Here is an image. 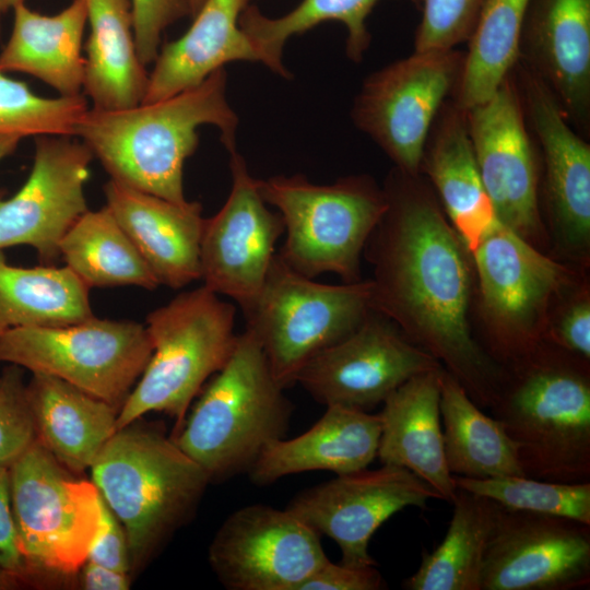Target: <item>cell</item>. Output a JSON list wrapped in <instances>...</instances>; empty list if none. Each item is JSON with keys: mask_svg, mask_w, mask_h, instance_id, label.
Instances as JSON below:
<instances>
[{"mask_svg": "<svg viewBox=\"0 0 590 590\" xmlns=\"http://www.w3.org/2000/svg\"><path fill=\"white\" fill-rule=\"evenodd\" d=\"M382 188L387 208L363 251L373 267L371 307L491 409L506 368L472 333L470 253L422 174L394 167Z\"/></svg>", "mask_w": 590, "mask_h": 590, "instance_id": "obj_1", "label": "cell"}, {"mask_svg": "<svg viewBox=\"0 0 590 590\" xmlns=\"http://www.w3.org/2000/svg\"><path fill=\"white\" fill-rule=\"evenodd\" d=\"M225 68L170 97L115 110L87 109L75 135L110 179L175 203H186L184 164L198 148L197 129L213 125L236 150L238 117L226 98Z\"/></svg>", "mask_w": 590, "mask_h": 590, "instance_id": "obj_2", "label": "cell"}, {"mask_svg": "<svg viewBox=\"0 0 590 590\" xmlns=\"http://www.w3.org/2000/svg\"><path fill=\"white\" fill-rule=\"evenodd\" d=\"M505 368L491 410L516 444L524 476L590 482L589 361L544 341Z\"/></svg>", "mask_w": 590, "mask_h": 590, "instance_id": "obj_3", "label": "cell"}, {"mask_svg": "<svg viewBox=\"0 0 590 590\" xmlns=\"http://www.w3.org/2000/svg\"><path fill=\"white\" fill-rule=\"evenodd\" d=\"M139 420L117 429L90 468L125 529L131 570L189 518L211 482L173 438Z\"/></svg>", "mask_w": 590, "mask_h": 590, "instance_id": "obj_4", "label": "cell"}, {"mask_svg": "<svg viewBox=\"0 0 590 590\" xmlns=\"http://www.w3.org/2000/svg\"><path fill=\"white\" fill-rule=\"evenodd\" d=\"M284 390L260 343L245 329L173 439L210 481L249 472L263 449L288 428L293 406Z\"/></svg>", "mask_w": 590, "mask_h": 590, "instance_id": "obj_5", "label": "cell"}, {"mask_svg": "<svg viewBox=\"0 0 590 590\" xmlns=\"http://www.w3.org/2000/svg\"><path fill=\"white\" fill-rule=\"evenodd\" d=\"M236 306L206 286L179 293L146 316L151 357L118 411L117 428L150 412L181 427L194 398L233 353Z\"/></svg>", "mask_w": 590, "mask_h": 590, "instance_id": "obj_6", "label": "cell"}, {"mask_svg": "<svg viewBox=\"0 0 590 590\" xmlns=\"http://www.w3.org/2000/svg\"><path fill=\"white\" fill-rule=\"evenodd\" d=\"M257 185L283 220L285 240L278 253L286 264L311 279L334 273L343 283L362 280L365 245L387 208L384 188L371 177L317 185L303 175H279Z\"/></svg>", "mask_w": 590, "mask_h": 590, "instance_id": "obj_7", "label": "cell"}, {"mask_svg": "<svg viewBox=\"0 0 590 590\" xmlns=\"http://www.w3.org/2000/svg\"><path fill=\"white\" fill-rule=\"evenodd\" d=\"M371 310L369 279L320 283L292 269L276 251L261 290L241 311L286 389L314 356L352 333Z\"/></svg>", "mask_w": 590, "mask_h": 590, "instance_id": "obj_8", "label": "cell"}, {"mask_svg": "<svg viewBox=\"0 0 590 590\" xmlns=\"http://www.w3.org/2000/svg\"><path fill=\"white\" fill-rule=\"evenodd\" d=\"M11 506L31 583L72 577L87 559L101 495L36 439L10 467Z\"/></svg>", "mask_w": 590, "mask_h": 590, "instance_id": "obj_9", "label": "cell"}, {"mask_svg": "<svg viewBox=\"0 0 590 590\" xmlns=\"http://www.w3.org/2000/svg\"><path fill=\"white\" fill-rule=\"evenodd\" d=\"M486 352L508 366L545 341L551 305L569 286V268L499 221L470 252Z\"/></svg>", "mask_w": 590, "mask_h": 590, "instance_id": "obj_10", "label": "cell"}, {"mask_svg": "<svg viewBox=\"0 0 590 590\" xmlns=\"http://www.w3.org/2000/svg\"><path fill=\"white\" fill-rule=\"evenodd\" d=\"M152 354L146 326L95 316L71 324L16 328L0 335V363L57 377L118 410Z\"/></svg>", "mask_w": 590, "mask_h": 590, "instance_id": "obj_11", "label": "cell"}, {"mask_svg": "<svg viewBox=\"0 0 590 590\" xmlns=\"http://www.w3.org/2000/svg\"><path fill=\"white\" fill-rule=\"evenodd\" d=\"M463 60L464 52L456 48L414 50L364 81L352 119L401 172L421 174L429 130L459 83Z\"/></svg>", "mask_w": 590, "mask_h": 590, "instance_id": "obj_12", "label": "cell"}, {"mask_svg": "<svg viewBox=\"0 0 590 590\" xmlns=\"http://www.w3.org/2000/svg\"><path fill=\"white\" fill-rule=\"evenodd\" d=\"M470 141L497 220L541 249V163L511 73L485 102L465 110Z\"/></svg>", "mask_w": 590, "mask_h": 590, "instance_id": "obj_13", "label": "cell"}, {"mask_svg": "<svg viewBox=\"0 0 590 590\" xmlns=\"http://www.w3.org/2000/svg\"><path fill=\"white\" fill-rule=\"evenodd\" d=\"M229 590H298L329 558L319 534L287 508L255 504L229 515L208 552Z\"/></svg>", "mask_w": 590, "mask_h": 590, "instance_id": "obj_14", "label": "cell"}, {"mask_svg": "<svg viewBox=\"0 0 590 590\" xmlns=\"http://www.w3.org/2000/svg\"><path fill=\"white\" fill-rule=\"evenodd\" d=\"M441 367L373 309L352 333L314 356L296 384L326 406L367 411L412 377Z\"/></svg>", "mask_w": 590, "mask_h": 590, "instance_id": "obj_15", "label": "cell"}, {"mask_svg": "<svg viewBox=\"0 0 590 590\" xmlns=\"http://www.w3.org/2000/svg\"><path fill=\"white\" fill-rule=\"evenodd\" d=\"M429 499L441 496L410 470L382 464L337 475L302 492L286 508L318 534L332 539L342 564L376 566L368 545L377 529L406 507L426 508Z\"/></svg>", "mask_w": 590, "mask_h": 590, "instance_id": "obj_16", "label": "cell"}, {"mask_svg": "<svg viewBox=\"0 0 590 590\" xmlns=\"http://www.w3.org/2000/svg\"><path fill=\"white\" fill-rule=\"evenodd\" d=\"M590 585V524L500 506L481 590H576Z\"/></svg>", "mask_w": 590, "mask_h": 590, "instance_id": "obj_17", "label": "cell"}, {"mask_svg": "<svg viewBox=\"0 0 590 590\" xmlns=\"http://www.w3.org/2000/svg\"><path fill=\"white\" fill-rule=\"evenodd\" d=\"M229 155L231 192L220 211L204 223L201 280L243 310L262 287L284 223L279 212L268 209L244 157L237 150Z\"/></svg>", "mask_w": 590, "mask_h": 590, "instance_id": "obj_18", "label": "cell"}, {"mask_svg": "<svg viewBox=\"0 0 590 590\" xmlns=\"http://www.w3.org/2000/svg\"><path fill=\"white\" fill-rule=\"evenodd\" d=\"M543 167V194L558 245L576 261L590 246V145L566 119L545 83L519 62L512 69Z\"/></svg>", "mask_w": 590, "mask_h": 590, "instance_id": "obj_19", "label": "cell"}, {"mask_svg": "<svg viewBox=\"0 0 590 590\" xmlns=\"http://www.w3.org/2000/svg\"><path fill=\"white\" fill-rule=\"evenodd\" d=\"M93 157L70 137H37L25 182L11 198H0V250L30 246L43 264L60 258L62 237L88 210L85 185Z\"/></svg>", "mask_w": 590, "mask_h": 590, "instance_id": "obj_20", "label": "cell"}, {"mask_svg": "<svg viewBox=\"0 0 590 590\" xmlns=\"http://www.w3.org/2000/svg\"><path fill=\"white\" fill-rule=\"evenodd\" d=\"M518 62L551 90L566 119L590 133V0H530Z\"/></svg>", "mask_w": 590, "mask_h": 590, "instance_id": "obj_21", "label": "cell"}, {"mask_svg": "<svg viewBox=\"0 0 590 590\" xmlns=\"http://www.w3.org/2000/svg\"><path fill=\"white\" fill-rule=\"evenodd\" d=\"M106 206L133 243L160 285L178 290L201 280L205 219L197 201L175 203L109 179Z\"/></svg>", "mask_w": 590, "mask_h": 590, "instance_id": "obj_22", "label": "cell"}, {"mask_svg": "<svg viewBox=\"0 0 590 590\" xmlns=\"http://www.w3.org/2000/svg\"><path fill=\"white\" fill-rule=\"evenodd\" d=\"M442 369L416 375L386 398L378 413L377 457L410 470L452 504L457 487L445 457L439 408Z\"/></svg>", "mask_w": 590, "mask_h": 590, "instance_id": "obj_23", "label": "cell"}, {"mask_svg": "<svg viewBox=\"0 0 590 590\" xmlns=\"http://www.w3.org/2000/svg\"><path fill=\"white\" fill-rule=\"evenodd\" d=\"M421 174L469 253L498 221L483 186L465 110L449 97L429 130Z\"/></svg>", "mask_w": 590, "mask_h": 590, "instance_id": "obj_24", "label": "cell"}, {"mask_svg": "<svg viewBox=\"0 0 590 590\" xmlns=\"http://www.w3.org/2000/svg\"><path fill=\"white\" fill-rule=\"evenodd\" d=\"M380 432L378 414L328 405L324 414L302 435L269 444L248 473L253 483L267 485L308 471H330L337 475L359 471L377 457Z\"/></svg>", "mask_w": 590, "mask_h": 590, "instance_id": "obj_25", "label": "cell"}, {"mask_svg": "<svg viewBox=\"0 0 590 590\" xmlns=\"http://www.w3.org/2000/svg\"><path fill=\"white\" fill-rule=\"evenodd\" d=\"M249 1L204 0L187 32L158 51L142 103L194 87L227 62L259 61L238 23Z\"/></svg>", "mask_w": 590, "mask_h": 590, "instance_id": "obj_26", "label": "cell"}, {"mask_svg": "<svg viewBox=\"0 0 590 590\" xmlns=\"http://www.w3.org/2000/svg\"><path fill=\"white\" fill-rule=\"evenodd\" d=\"M13 12L11 35L0 52V72L30 74L55 88L60 96L82 95L85 0H73L54 15L38 13L25 3Z\"/></svg>", "mask_w": 590, "mask_h": 590, "instance_id": "obj_27", "label": "cell"}, {"mask_svg": "<svg viewBox=\"0 0 590 590\" xmlns=\"http://www.w3.org/2000/svg\"><path fill=\"white\" fill-rule=\"evenodd\" d=\"M27 397L37 439L72 473L90 469L118 429L117 408L57 377L32 374Z\"/></svg>", "mask_w": 590, "mask_h": 590, "instance_id": "obj_28", "label": "cell"}, {"mask_svg": "<svg viewBox=\"0 0 590 590\" xmlns=\"http://www.w3.org/2000/svg\"><path fill=\"white\" fill-rule=\"evenodd\" d=\"M90 35L82 94L95 109L115 110L142 103L149 73L139 59L130 0H85Z\"/></svg>", "mask_w": 590, "mask_h": 590, "instance_id": "obj_29", "label": "cell"}, {"mask_svg": "<svg viewBox=\"0 0 590 590\" xmlns=\"http://www.w3.org/2000/svg\"><path fill=\"white\" fill-rule=\"evenodd\" d=\"M439 408L445 457L452 475L524 476L517 446L503 424L485 414L445 368L440 376Z\"/></svg>", "mask_w": 590, "mask_h": 590, "instance_id": "obj_30", "label": "cell"}, {"mask_svg": "<svg viewBox=\"0 0 590 590\" xmlns=\"http://www.w3.org/2000/svg\"><path fill=\"white\" fill-rule=\"evenodd\" d=\"M90 288L68 268L11 264L0 250V335L28 327H56L94 317Z\"/></svg>", "mask_w": 590, "mask_h": 590, "instance_id": "obj_31", "label": "cell"}, {"mask_svg": "<svg viewBox=\"0 0 590 590\" xmlns=\"http://www.w3.org/2000/svg\"><path fill=\"white\" fill-rule=\"evenodd\" d=\"M453 512L441 543L425 553L403 587L409 590H481L485 555L500 505L457 488Z\"/></svg>", "mask_w": 590, "mask_h": 590, "instance_id": "obj_32", "label": "cell"}, {"mask_svg": "<svg viewBox=\"0 0 590 590\" xmlns=\"http://www.w3.org/2000/svg\"><path fill=\"white\" fill-rule=\"evenodd\" d=\"M59 252L66 267L88 288L138 286L155 290L160 286L106 205L85 211L62 237Z\"/></svg>", "mask_w": 590, "mask_h": 590, "instance_id": "obj_33", "label": "cell"}, {"mask_svg": "<svg viewBox=\"0 0 590 590\" xmlns=\"http://www.w3.org/2000/svg\"><path fill=\"white\" fill-rule=\"evenodd\" d=\"M380 0H302L293 10L278 17H269L255 5H247L239 17V26L264 63L275 74L291 78L282 62L285 43L320 23L337 21L344 24L346 55L358 62L369 47L368 15Z\"/></svg>", "mask_w": 590, "mask_h": 590, "instance_id": "obj_34", "label": "cell"}, {"mask_svg": "<svg viewBox=\"0 0 590 590\" xmlns=\"http://www.w3.org/2000/svg\"><path fill=\"white\" fill-rule=\"evenodd\" d=\"M530 0H484L459 83L452 94L467 110L488 99L511 73L519 57L521 30Z\"/></svg>", "mask_w": 590, "mask_h": 590, "instance_id": "obj_35", "label": "cell"}, {"mask_svg": "<svg viewBox=\"0 0 590 590\" xmlns=\"http://www.w3.org/2000/svg\"><path fill=\"white\" fill-rule=\"evenodd\" d=\"M457 488L504 508L564 517L590 524V482L560 483L523 475L474 479L452 475Z\"/></svg>", "mask_w": 590, "mask_h": 590, "instance_id": "obj_36", "label": "cell"}, {"mask_svg": "<svg viewBox=\"0 0 590 590\" xmlns=\"http://www.w3.org/2000/svg\"><path fill=\"white\" fill-rule=\"evenodd\" d=\"M86 97H43L0 72V135L72 137L87 111Z\"/></svg>", "mask_w": 590, "mask_h": 590, "instance_id": "obj_37", "label": "cell"}, {"mask_svg": "<svg viewBox=\"0 0 590 590\" xmlns=\"http://www.w3.org/2000/svg\"><path fill=\"white\" fill-rule=\"evenodd\" d=\"M22 369L8 365L0 375V464L7 467L37 439Z\"/></svg>", "mask_w": 590, "mask_h": 590, "instance_id": "obj_38", "label": "cell"}, {"mask_svg": "<svg viewBox=\"0 0 590 590\" xmlns=\"http://www.w3.org/2000/svg\"><path fill=\"white\" fill-rule=\"evenodd\" d=\"M484 0H423L415 51L453 49L468 42Z\"/></svg>", "mask_w": 590, "mask_h": 590, "instance_id": "obj_39", "label": "cell"}, {"mask_svg": "<svg viewBox=\"0 0 590 590\" xmlns=\"http://www.w3.org/2000/svg\"><path fill=\"white\" fill-rule=\"evenodd\" d=\"M137 52L146 67L155 61L163 32L190 15L187 0H130Z\"/></svg>", "mask_w": 590, "mask_h": 590, "instance_id": "obj_40", "label": "cell"}, {"mask_svg": "<svg viewBox=\"0 0 590 590\" xmlns=\"http://www.w3.org/2000/svg\"><path fill=\"white\" fill-rule=\"evenodd\" d=\"M545 341L590 361V300L587 292L575 296L556 321L550 323Z\"/></svg>", "mask_w": 590, "mask_h": 590, "instance_id": "obj_41", "label": "cell"}, {"mask_svg": "<svg viewBox=\"0 0 590 590\" xmlns=\"http://www.w3.org/2000/svg\"><path fill=\"white\" fill-rule=\"evenodd\" d=\"M86 560L127 574L131 570L125 529L102 496L98 527Z\"/></svg>", "mask_w": 590, "mask_h": 590, "instance_id": "obj_42", "label": "cell"}, {"mask_svg": "<svg viewBox=\"0 0 590 590\" xmlns=\"http://www.w3.org/2000/svg\"><path fill=\"white\" fill-rule=\"evenodd\" d=\"M385 588L376 566H349L328 559L318 567L298 590H379Z\"/></svg>", "mask_w": 590, "mask_h": 590, "instance_id": "obj_43", "label": "cell"}, {"mask_svg": "<svg viewBox=\"0 0 590 590\" xmlns=\"http://www.w3.org/2000/svg\"><path fill=\"white\" fill-rule=\"evenodd\" d=\"M0 566L21 575L27 585H32L19 547L11 506L9 467L2 464H0Z\"/></svg>", "mask_w": 590, "mask_h": 590, "instance_id": "obj_44", "label": "cell"}, {"mask_svg": "<svg viewBox=\"0 0 590 590\" xmlns=\"http://www.w3.org/2000/svg\"><path fill=\"white\" fill-rule=\"evenodd\" d=\"M78 574H80V586L85 590H127L130 586L127 573L91 560H86Z\"/></svg>", "mask_w": 590, "mask_h": 590, "instance_id": "obj_45", "label": "cell"}, {"mask_svg": "<svg viewBox=\"0 0 590 590\" xmlns=\"http://www.w3.org/2000/svg\"><path fill=\"white\" fill-rule=\"evenodd\" d=\"M28 586L19 574L0 566V590H15Z\"/></svg>", "mask_w": 590, "mask_h": 590, "instance_id": "obj_46", "label": "cell"}, {"mask_svg": "<svg viewBox=\"0 0 590 590\" xmlns=\"http://www.w3.org/2000/svg\"><path fill=\"white\" fill-rule=\"evenodd\" d=\"M21 141L16 135H0V161L11 155Z\"/></svg>", "mask_w": 590, "mask_h": 590, "instance_id": "obj_47", "label": "cell"}, {"mask_svg": "<svg viewBox=\"0 0 590 590\" xmlns=\"http://www.w3.org/2000/svg\"><path fill=\"white\" fill-rule=\"evenodd\" d=\"M25 0H0V13H5L13 10L17 5L24 3Z\"/></svg>", "mask_w": 590, "mask_h": 590, "instance_id": "obj_48", "label": "cell"}, {"mask_svg": "<svg viewBox=\"0 0 590 590\" xmlns=\"http://www.w3.org/2000/svg\"><path fill=\"white\" fill-rule=\"evenodd\" d=\"M190 11V16H193L203 4L204 0H187Z\"/></svg>", "mask_w": 590, "mask_h": 590, "instance_id": "obj_49", "label": "cell"}]
</instances>
